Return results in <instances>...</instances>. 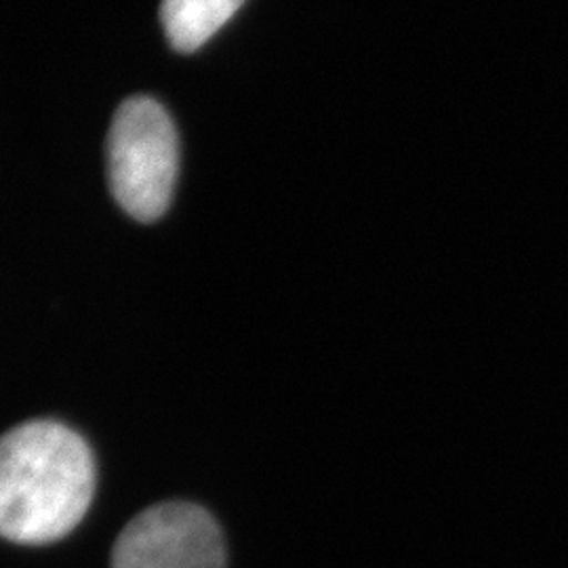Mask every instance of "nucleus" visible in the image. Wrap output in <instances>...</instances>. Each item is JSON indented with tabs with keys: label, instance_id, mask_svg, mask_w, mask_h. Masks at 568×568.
I'll use <instances>...</instances> for the list:
<instances>
[{
	"label": "nucleus",
	"instance_id": "obj_3",
	"mask_svg": "<svg viewBox=\"0 0 568 568\" xmlns=\"http://www.w3.org/2000/svg\"><path fill=\"white\" fill-rule=\"evenodd\" d=\"M112 568H225L224 535L201 506L159 504L122 528Z\"/></svg>",
	"mask_w": 568,
	"mask_h": 568
},
{
	"label": "nucleus",
	"instance_id": "obj_4",
	"mask_svg": "<svg viewBox=\"0 0 568 568\" xmlns=\"http://www.w3.org/2000/svg\"><path fill=\"white\" fill-rule=\"evenodd\" d=\"M243 4L244 0H163L161 23L166 41L180 53L199 51Z\"/></svg>",
	"mask_w": 568,
	"mask_h": 568
},
{
	"label": "nucleus",
	"instance_id": "obj_1",
	"mask_svg": "<svg viewBox=\"0 0 568 568\" xmlns=\"http://www.w3.org/2000/svg\"><path fill=\"white\" fill-rule=\"evenodd\" d=\"M98 469L81 434L51 419L0 436V537L23 546L58 541L91 508Z\"/></svg>",
	"mask_w": 568,
	"mask_h": 568
},
{
	"label": "nucleus",
	"instance_id": "obj_2",
	"mask_svg": "<svg viewBox=\"0 0 568 568\" xmlns=\"http://www.w3.org/2000/svg\"><path fill=\"white\" fill-rule=\"evenodd\" d=\"M180 166L178 131L163 105L131 98L116 110L108 133V182L116 203L138 222L169 209Z\"/></svg>",
	"mask_w": 568,
	"mask_h": 568
}]
</instances>
